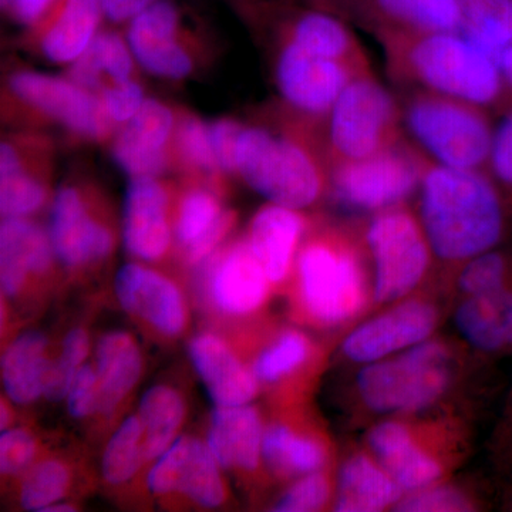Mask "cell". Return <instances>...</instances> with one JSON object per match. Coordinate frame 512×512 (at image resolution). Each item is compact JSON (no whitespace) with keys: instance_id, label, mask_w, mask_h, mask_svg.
Here are the masks:
<instances>
[{"instance_id":"30bf717a","label":"cell","mask_w":512,"mask_h":512,"mask_svg":"<svg viewBox=\"0 0 512 512\" xmlns=\"http://www.w3.org/2000/svg\"><path fill=\"white\" fill-rule=\"evenodd\" d=\"M276 62V83L286 103L312 119L326 120L345 87L360 74V69L336 60L306 52L285 40Z\"/></svg>"},{"instance_id":"ac0fdd59","label":"cell","mask_w":512,"mask_h":512,"mask_svg":"<svg viewBox=\"0 0 512 512\" xmlns=\"http://www.w3.org/2000/svg\"><path fill=\"white\" fill-rule=\"evenodd\" d=\"M117 298L131 315L146 320L165 335H177L185 325L181 293L168 279L138 265H126L116 278Z\"/></svg>"},{"instance_id":"bcb514c9","label":"cell","mask_w":512,"mask_h":512,"mask_svg":"<svg viewBox=\"0 0 512 512\" xmlns=\"http://www.w3.org/2000/svg\"><path fill=\"white\" fill-rule=\"evenodd\" d=\"M488 171L501 190L512 195V109L504 114L503 121L495 130Z\"/></svg>"},{"instance_id":"1f68e13d","label":"cell","mask_w":512,"mask_h":512,"mask_svg":"<svg viewBox=\"0 0 512 512\" xmlns=\"http://www.w3.org/2000/svg\"><path fill=\"white\" fill-rule=\"evenodd\" d=\"M460 33L500 62L512 43V0H457Z\"/></svg>"},{"instance_id":"e575fe53","label":"cell","mask_w":512,"mask_h":512,"mask_svg":"<svg viewBox=\"0 0 512 512\" xmlns=\"http://www.w3.org/2000/svg\"><path fill=\"white\" fill-rule=\"evenodd\" d=\"M262 456L268 466L282 476L316 473L325 464V451L318 443L296 436L284 426L266 431Z\"/></svg>"},{"instance_id":"f5cc1de1","label":"cell","mask_w":512,"mask_h":512,"mask_svg":"<svg viewBox=\"0 0 512 512\" xmlns=\"http://www.w3.org/2000/svg\"><path fill=\"white\" fill-rule=\"evenodd\" d=\"M60 0H2V8L20 25L35 26L45 20Z\"/></svg>"},{"instance_id":"db71d44e","label":"cell","mask_w":512,"mask_h":512,"mask_svg":"<svg viewBox=\"0 0 512 512\" xmlns=\"http://www.w3.org/2000/svg\"><path fill=\"white\" fill-rule=\"evenodd\" d=\"M156 0H100L104 18L114 23L130 22Z\"/></svg>"},{"instance_id":"52a82bcc","label":"cell","mask_w":512,"mask_h":512,"mask_svg":"<svg viewBox=\"0 0 512 512\" xmlns=\"http://www.w3.org/2000/svg\"><path fill=\"white\" fill-rule=\"evenodd\" d=\"M429 156L403 138L399 144L359 161L332 165L329 183L340 202L363 211H384L409 198L423 180Z\"/></svg>"},{"instance_id":"f546056e","label":"cell","mask_w":512,"mask_h":512,"mask_svg":"<svg viewBox=\"0 0 512 512\" xmlns=\"http://www.w3.org/2000/svg\"><path fill=\"white\" fill-rule=\"evenodd\" d=\"M402 488L369 458H350L339 478L336 511H382L399 500Z\"/></svg>"},{"instance_id":"74e56055","label":"cell","mask_w":512,"mask_h":512,"mask_svg":"<svg viewBox=\"0 0 512 512\" xmlns=\"http://www.w3.org/2000/svg\"><path fill=\"white\" fill-rule=\"evenodd\" d=\"M89 350V340L82 329H74L63 342L62 353L47 369L43 394L52 402H60L70 392V387Z\"/></svg>"},{"instance_id":"b9f144b4","label":"cell","mask_w":512,"mask_h":512,"mask_svg":"<svg viewBox=\"0 0 512 512\" xmlns=\"http://www.w3.org/2000/svg\"><path fill=\"white\" fill-rule=\"evenodd\" d=\"M217 200L205 191H194L185 197L177 222V237L190 245L201 237L221 214Z\"/></svg>"},{"instance_id":"f6af8a7d","label":"cell","mask_w":512,"mask_h":512,"mask_svg":"<svg viewBox=\"0 0 512 512\" xmlns=\"http://www.w3.org/2000/svg\"><path fill=\"white\" fill-rule=\"evenodd\" d=\"M399 511L414 512H457L471 511L470 501L466 495L453 488L439 487L423 490L420 493L413 494L399 504Z\"/></svg>"},{"instance_id":"8992f818","label":"cell","mask_w":512,"mask_h":512,"mask_svg":"<svg viewBox=\"0 0 512 512\" xmlns=\"http://www.w3.org/2000/svg\"><path fill=\"white\" fill-rule=\"evenodd\" d=\"M450 375L447 349L440 343L421 342L397 359L367 366L360 373L359 390L376 412H416L440 399Z\"/></svg>"},{"instance_id":"9c48e42d","label":"cell","mask_w":512,"mask_h":512,"mask_svg":"<svg viewBox=\"0 0 512 512\" xmlns=\"http://www.w3.org/2000/svg\"><path fill=\"white\" fill-rule=\"evenodd\" d=\"M299 274L306 306L322 322H345L365 302L362 265L349 241L309 245L299 259Z\"/></svg>"},{"instance_id":"4316f807","label":"cell","mask_w":512,"mask_h":512,"mask_svg":"<svg viewBox=\"0 0 512 512\" xmlns=\"http://www.w3.org/2000/svg\"><path fill=\"white\" fill-rule=\"evenodd\" d=\"M302 231V217L292 208L272 204L256 215L249 244L264 266L269 281H282L288 274Z\"/></svg>"},{"instance_id":"ee69618b","label":"cell","mask_w":512,"mask_h":512,"mask_svg":"<svg viewBox=\"0 0 512 512\" xmlns=\"http://www.w3.org/2000/svg\"><path fill=\"white\" fill-rule=\"evenodd\" d=\"M328 480L319 473H311L298 484L293 485L276 504L275 511L308 512L318 511L328 500Z\"/></svg>"},{"instance_id":"f35d334b","label":"cell","mask_w":512,"mask_h":512,"mask_svg":"<svg viewBox=\"0 0 512 512\" xmlns=\"http://www.w3.org/2000/svg\"><path fill=\"white\" fill-rule=\"evenodd\" d=\"M69 485V473L63 464L57 461H45L30 471L22 485L23 508L29 511H45L56 504Z\"/></svg>"},{"instance_id":"d6986e66","label":"cell","mask_w":512,"mask_h":512,"mask_svg":"<svg viewBox=\"0 0 512 512\" xmlns=\"http://www.w3.org/2000/svg\"><path fill=\"white\" fill-rule=\"evenodd\" d=\"M167 195L154 177H133L124 198L123 237L128 252L147 261L160 258L170 244Z\"/></svg>"},{"instance_id":"83f0119b","label":"cell","mask_w":512,"mask_h":512,"mask_svg":"<svg viewBox=\"0 0 512 512\" xmlns=\"http://www.w3.org/2000/svg\"><path fill=\"white\" fill-rule=\"evenodd\" d=\"M141 375V353L127 333L111 332L97 350V409L109 414L136 386Z\"/></svg>"},{"instance_id":"c3c4849f","label":"cell","mask_w":512,"mask_h":512,"mask_svg":"<svg viewBox=\"0 0 512 512\" xmlns=\"http://www.w3.org/2000/svg\"><path fill=\"white\" fill-rule=\"evenodd\" d=\"M103 100L110 119L119 123H127L133 119L146 101L140 84L133 80L114 84L111 89L106 90Z\"/></svg>"},{"instance_id":"680465c9","label":"cell","mask_w":512,"mask_h":512,"mask_svg":"<svg viewBox=\"0 0 512 512\" xmlns=\"http://www.w3.org/2000/svg\"><path fill=\"white\" fill-rule=\"evenodd\" d=\"M8 423V413L5 412V406H2V429H5Z\"/></svg>"},{"instance_id":"d4e9b609","label":"cell","mask_w":512,"mask_h":512,"mask_svg":"<svg viewBox=\"0 0 512 512\" xmlns=\"http://www.w3.org/2000/svg\"><path fill=\"white\" fill-rule=\"evenodd\" d=\"M369 444L402 490H421L441 476L439 464L414 444L402 424L394 421L380 424L370 433Z\"/></svg>"},{"instance_id":"e0dca14e","label":"cell","mask_w":512,"mask_h":512,"mask_svg":"<svg viewBox=\"0 0 512 512\" xmlns=\"http://www.w3.org/2000/svg\"><path fill=\"white\" fill-rule=\"evenodd\" d=\"M49 238L53 252L67 266L100 261L113 248L110 232L89 217L73 188H62L53 200Z\"/></svg>"},{"instance_id":"6f0895ef","label":"cell","mask_w":512,"mask_h":512,"mask_svg":"<svg viewBox=\"0 0 512 512\" xmlns=\"http://www.w3.org/2000/svg\"><path fill=\"white\" fill-rule=\"evenodd\" d=\"M74 508L69 504H52L50 507L46 508V512H67L73 511Z\"/></svg>"},{"instance_id":"d6a6232c","label":"cell","mask_w":512,"mask_h":512,"mask_svg":"<svg viewBox=\"0 0 512 512\" xmlns=\"http://www.w3.org/2000/svg\"><path fill=\"white\" fill-rule=\"evenodd\" d=\"M133 60L126 43L117 33H97L93 42L79 59L74 60L72 80L84 89L94 92L101 76L106 74L114 84L130 80Z\"/></svg>"},{"instance_id":"4fadbf2b","label":"cell","mask_w":512,"mask_h":512,"mask_svg":"<svg viewBox=\"0 0 512 512\" xmlns=\"http://www.w3.org/2000/svg\"><path fill=\"white\" fill-rule=\"evenodd\" d=\"M148 474L153 493L180 491L202 507H218L224 501V485L211 448L192 437L178 439L161 454Z\"/></svg>"},{"instance_id":"5bb4252c","label":"cell","mask_w":512,"mask_h":512,"mask_svg":"<svg viewBox=\"0 0 512 512\" xmlns=\"http://www.w3.org/2000/svg\"><path fill=\"white\" fill-rule=\"evenodd\" d=\"M180 20V9L173 0H156L130 20L128 46L148 73L174 80L190 74V56L177 40Z\"/></svg>"},{"instance_id":"ba28073f","label":"cell","mask_w":512,"mask_h":512,"mask_svg":"<svg viewBox=\"0 0 512 512\" xmlns=\"http://www.w3.org/2000/svg\"><path fill=\"white\" fill-rule=\"evenodd\" d=\"M376 265L377 302L397 301L419 284L430 264V242L423 225L397 207L380 211L366 231Z\"/></svg>"},{"instance_id":"7a4b0ae2","label":"cell","mask_w":512,"mask_h":512,"mask_svg":"<svg viewBox=\"0 0 512 512\" xmlns=\"http://www.w3.org/2000/svg\"><path fill=\"white\" fill-rule=\"evenodd\" d=\"M420 191L431 252L444 261H471L503 238L504 191L488 171L457 170L429 157Z\"/></svg>"},{"instance_id":"9f6ffc18","label":"cell","mask_w":512,"mask_h":512,"mask_svg":"<svg viewBox=\"0 0 512 512\" xmlns=\"http://www.w3.org/2000/svg\"><path fill=\"white\" fill-rule=\"evenodd\" d=\"M289 2H305L308 3L311 8L326 10L332 0H289Z\"/></svg>"},{"instance_id":"484cf974","label":"cell","mask_w":512,"mask_h":512,"mask_svg":"<svg viewBox=\"0 0 512 512\" xmlns=\"http://www.w3.org/2000/svg\"><path fill=\"white\" fill-rule=\"evenodd\" d=\"M100 0H60L42 39V50L55 63L79 59L97 35L103 18Z\"/></svg>"},{"instance_id":"836d02e7","label":"cell","mask_w":512,"mask_h":512,"mask_svg":"<svg viewBox=\"0 0 512 512\" xmlns=\"http://www.w3.org/2000/svg\"><path fill=\"white\" fill-rule=\"evenodd\" d=\"M184 403L170 387L156 386L144 394L140 404L144 431V457H160L173 444L184 419Z\"/></svg>"},{"instance_id":"5b68a950","label":"cell","mask_w":512,"mask_h":512,"mask_svg":"<svg viewBox=\"0 0 512 512\" xmlns=\"http://www.w3.org/2000/svg\"><path fill=\"white\" fill-rule=\"evenodd\" d=\"M325 121L330 167L376 156L404 138L402 104L372 72L345 87Z\"/></svg>"},{"instance_id":"ab89813d","label":"cell","mask_w":512,"mask_h":512,"mask_svg":"<svg viewBox=\"0 0 512 512\" xmlns=\"http://www.w3.org/2000/svg\"><path fill=\"white\" fill-rule=\"evenodd\" d=\"M510 259L500 252L488 251L468 262L460 276V286L470 296L488 295L505 288Z\"/></svg>"},{"instance_id":"f1b7e54d","label":"cell","mask_w":512,"mask_h":512,"mask_svg":"<svg viewBox=\"0 0 512 512\" xmlns=\"http://www.w3.org/2000/svg\"><path fill=\"white\" fill-rule=\"evenodd\" d=\"M457 326L474 348L494 352L512 345V292L503 288L470 296L457 311Z\"/></svg>"},{"instance_id":"8fae6325","label":"cell","mask_w":512,"mask_h":512,"mask_svg":"<svg viewBox=\"0 0 512 512\" xmlns=\"http://www.w3.org/2000/svg\"><path fill=\"white\" fill-rule=\"evenodd\" d=\"M10 89L20 100L89 138L106 136L110 117L104 100L79 84L35 72H20L10 79Z\"/></svg>"},{"instance_id":"44dd1931","label":"cell","mask_w":512,"mask_h":512,"mask_svg":"<svg viewBox=\"0 0 512 512\" xmlns=\"http://www.w3.org/2000/svg\"><path fill=\"white\" fill-rule=\"evenodd\" d=\"M188 352L217 406H242L254 399V375L241 365L222 340L212 335L197 336L191 340Z\"/></svg>"},{"instance_id":"681fc988","label":"cell","mask_w":512,"mask_h":512,"mask_svg":"<svg viewBox=\"0 0 512 512\" xmlns=\"http://www.w3.org/2000/svg\"><path fill=\"white\" fill-rule=\"evenodd\" d=\"M244 127L231 120H218L208 124V134L217 167L224 171L237 170L235 156L239 134Z\"/></svg>"},{"instance_id":"8d00e7d4","label":"cell","mask_w":512,"mask_h":512,"mask_svg":"<svg viewBox=\"0 0 512 512\" xmlns=\"http://www.w3.org/2000/svg\"><path fill=\"white\" fill-rule=\"evenodd\" d=\"M143 424L128 417L113 439L103 458V476L110 484H123L136 474L144 456Z\"/></svg>"},{"instance_id":"2e32d148","label":"cell","mask_w":512,"mask_h":512,"mask_svg":"<svg viewBox=\"0 0 512 512\" xmlns=\"http://www.w3.org/2000/svg\"><path fill=\"white\" fill-rule=\"evenodd\" d=\"M174 127V116L157 100L144 101L133 119L120 131L113 157L131 177H156L165 168V144Z\"/></svg>"},{"instance_id":"4dcf8cb0","label":"cell","mask_w":512,"mask_h":512,"mask_svg":"<svg viewBox=\"0 0 512 512\" xmlns=\"http://www.w3.org/2000/svg\"><path fill=\"white\" fill-rule=\"evenodd\" d=\"M46 345L42 333L29 332L16 339L3 355V384L13 402L32 403L43 394L50 365Z\"/></svg>"},{"instance_id":"d590c367","label":"cell","mask_w":512,"mask_h":512,"mask_svg":"<svg viewBox=\"0 0 512 512\" xmlns=\"http://www.w3.org/2000/svg\"><path fill=\"white\" fill-rule=\"evenodd\" d=\"M43 185L22 167L18 151L8 143L0 147V210L6 218H22L42 207Z\"/></svg>"},{"instance_id":"7bdbcfd3","label":"cell","mask_w":512,"mask_h":512,"mask_svg":"<svg viewBox=\"0 0 512 512\" xmlns=\"http://www.w3.org/2000/svg\"><path fill=\"white\" fill-rule=\"evenodd\" d=\"M177 138L178 148L188 163L201 170L218 168L212 153L208 124L202 123L197 117H185L178 127Z\"/></svg>"},{"instance_id":"ffe728a7","label":"cell","mask_w":512,"mask_h":512,"mask_svg":"<svg viewBox=\"0 0 512 512\" xmlns=\"http://www.w3.org/2000/svg\"><path fill=\"white\" fill-rule=\"evenodd\" d=\"M288 10L285 40L312 55L336 60L360 69H372L359 40L342 18L316 8Z\"/></svg>"},{"instance_id":"6da1fadb","label":"cell","mask_w":512,"mask_h":512,"mask_svg":"<svg viewBox=\"0 0 512 512\" xmlns=\"http://www.w3.org/2000/svg\"><path fill=\"white\" fill-rule=\"evenodd\" d=\"M387 70L407 89L429 90L483 106L512 109V87L500 62L457 32H382Z\"/></svg>"},{"instance_id":"7402d4cb","label":"cell","mask_w":512,"mask_h":512,"mask_svg":"<svg viewBox=\"0 0 512 512\" xmlns=\"http://www.w3.org/2000/svg\"><path fill=\"white\" fill-rule=\"evenodd\" d=\"M268 281L251 244H238L212 271V298L222 311L244 315L264 302Z\"/></svg>"},{"instance_id":"60d3db41","label":"cell","mask_w":512,"mask_h":512,"mask_svg":"<svg viewBox=\"0 0 512 512\" xmlns=\"http://www.w3.org/2000/svg\"><path fill=\"white\" fill-rule=\"evenodd\" d=\"M308 353V345L302 335L288 332L271 349L256 360L254 375L264 382H276L301 365Z\"/></svg>"},{"instance_id":"91938a15","label":"cell","mask_w":512,"mask_h":512,"mask_svg":"<svg viewBox=\"0 0 512 512\" xmlns=\"http://www.w3.org/2000/svg\"><path fill=\"white\" fill-rule=\"evenodd\" d=\"M241 2H245V5H254L255 0H241Z\"/></svg>"},{"instance_id":"603a6c76","label":"cell","mask_w":512,"mask_h":512,"mask_svg":"<svg viewBox=\"0 0 512 512\" xmlns=\"http://www.w3.org/2000/svg\"><path fill=\"white\" fill-rule=\"evenodd\" d=\"M262 439L261 420L254 407L217 406L212 412L208 447L222 467L254 470Z\"/></svg>"},{"instance_id":"816d5d0a","label":"cell","mask_w":512,"mask_h":512,"mask_svg":"<svg viewBox=\"0 0 512 512\" xmlns=\"http://www.w3.org/2000/svg\"><path fill=\"white\" fill-rule=\"evenodd\" d=\"M232 224H234V214L229 211H222L218 215L217 220L212 222L211 227L201 237L195 239L192 244L187 245L188 261L195 264V262H200L202 259L207 258L214 251V248L220 244L221 239L227 235Z\"/></svg>"},{"instance_id":"f907efd6","label":"cell","mask_w":512,"mask_h":512,"mask_svg":"<svg viewBox=\"0 0 512 512\" xmlns=\"http://www.w3.org/2000/svg\"><path fill=\"white\" fill-rule=\"evenodd\" d=\"M97 394H99V382H97L96 372L90 366L80 367L67 394V407L70 414L76 419L89 416L94 409H97Z\"/></svg>"},{"instance_id":"277c9868","label":"cell","mask_w":512,"mask_h":512,"mask_svg":"<svg viewBox=\"0 0 512 512\" xmlns=\"http://www.w3.org/2000/svg\"><path fill=\"white\" fill-rule=\"evenodd\" d=\"M235 163L252 190L281 207H309L325 188L322 163L308 147L264 128L244 127L239 134Z\"/></svg>"},{"instance_id":"3957f363","label":"cell","mask_w":512,"mask_h":512,"mask_svg":"<svg viewBox=\"0 0 512 512\" xmlns=\"http://www.w3.org/2000/svg\"><path fill=\"white\" fill-rule=\"evenodd\" d=\"M409 90L400 104L416 146L446 167L488 171L497 130L493 111L446 94Z\"/></svg>"},{"instance_id":"9a60e30c","label":"cell","mask_w":512,"mask_h":512,"mask_svg":"<svg viewBox=\"0 0 512 512\" xmlns=\"http://www.w3.org/2000/svg\"><path fill=\"white\" fill-rule=\"evenodd\" d=\"M436 323V309L429 303H402L356 329L346 339L343 352L355 362H376L397 350L424 342Z\"/></svg>"},{"instance_id":"11a10c76","label":"cell","mask_w":512,"mask_h":512,"mask_svg":"<svg viewBox=\"0 0 512 512\" xmlns=\"http://www.w3.org/2000/svg\"><path fill=\"white\" fill-rule=\"evenodd\" d=\"M500 66L503 69L505 79L512 87V43L505 49V52L500 57Z\"/></svg>"},{"instance_id":"cb8c5ba5","label":"cell","mask_w":512,"mask_h":512,"mask_svg":"<svg viewBox=\"0 0 512 512\" xmlns=\"http://www.w3.org/2000/svg\"><path fill=\"white\" fill-rule=\"evenodd\" d=\"M52 242L45 232L22 218H6L0 228V278L6 295L22 289L29 272H45L52 261Z\"/></svg>"},{"instance_id":"7c38bea8","label":"cell","mask_w":512,"mask_h":512,"mask_svg":"<svg viewBox=\"0 0 512 512\" xmlns=\"http://www.w3.org/2000/svg\"><path fill=\"white\" fill-rule=\"evenodd\" d=\"M326 12L382 32H457L461 12L457 0H332Z\"/></svg>"},{"instance_id":"7dc6e473","label":"cell","mask_w":512,"mask_h":512,"mask_svg":"<svg viewBox=\"0 0 512 512\" xmlns=\"http://www.w3.org/2000/svg\"><path fill=\"white\" fill-rule=\"evenodd\" d=\"M36 453V443L28 431L9 430L0 439V470L18 474L25 470Z\"/></svg>"}]
</instances>
